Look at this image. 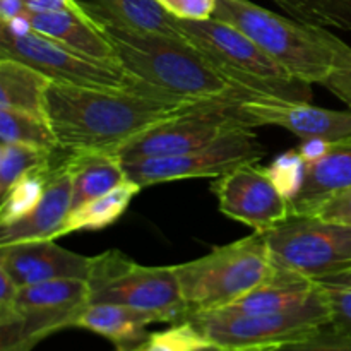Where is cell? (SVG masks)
Here are the masks:
<instances>
[{"label":"cell","instance_id":"obj_12","mask_svg":"<svg viewBox=\"0 0 351 351\" xmlns=\"http://www.w3.org/2000/svg\"><path fill=\"white\" fill-rule=\"evenodd\" d=\"M266 149L250 127L233 130L209 146L178 156L143 158L123 163L127 178L141 187L189 178H218L247 163H257Z\"/></svg>","mask_w":351,"mask_h":351},{"label":"cell","instance_id":"obj_15","mask_svg":"<svg viewBox=\"0 0 351 351\" xmlns=\"http://www.w3.org/2000/svg\"><path fill=\"white\" fill-rule=\"evenodd\" d=\"M93 257L64 249L55 240H33L0 247V271L17 288L53 280H84L91 274Z\"/></svg>","mask_w":351,"mask_h":351},{"label":"cell","instance_id":"obj_14","mask_svg":"<svg viewBox=\"0 0 351 351\" xmlns=\"http://www.w3.org/2000/svg\"><path fill=\"white\" fill-rule=\"evenodd\" d=\"M243 119L252 127H280L305 139L338 143L351 137V108L329 110L311 101L247 96L239 105Z\"/></svg>","mask_w":351,"mask_h":351},{"label":"cell","instance_id":"obj_1","mask_svg":"<svg viewBox=\"0 0 351 351\" xmlns=\"http://www.w3.org/2000/svg\"><path fill=\"white\" fill-rule=\"evenodd\" d=\"M206 103V101H204ZM201 103H171L141 91L81 88L51 81L47 120L65 153H117L134 137Z\"/></svg>","mask_w":351,"mask_h":351},{"label":"cell","instance_id":"obj_35","mask_svg":"<svg viewBox=\"0 0 351 351\" xmlns=\"http://www.w3.org/2000/svg\"><path fill=\"white\" fill-rule=\"evenodd\" d=\"M326 89L351 108V50L341 58L338 67L322 82Z\"/></svg>","mask_w":351,"mask_h":351},{"label":"cell","instance_id":"obj_10","mask_svg":"<svg viewBox=\"0 0 351 351\" xmlns=\"http://www.w3.org/2000/svg\"><path fill=\"white\" fill-rule=\"evenodd\" d=\"M0 58L24 62L55 82L81 88L144 93L139 82L134 81L115 62L88 57L33 29L12 33L0 26Z\"/></svg>","mask_w":351,"mask_h":351},{"label":"cell","instance_id":"obj_24","mask_svg":"<svg viewBox=\"0 0 351 351\" xmlns=\"http://www.w3.org/2000/svg\"><path fill=\"white\" fill-rule=\"evenodd\" d=\"M141 189L143 187L139 184L127 180L113 191L72 209L58 233V239L75 232H98L112 226L125 215L130 202L139 194Z\"/></svg>","mask_w":351,"mask_h":351},{"label":"cell","instance_id":"obj_3","mask_svg":"<svg viewBox=\"0 0 351 351\" xmlns=\"http://www.w3.org/2000/svg\"><path fill=\"white\" fill-rule=\"evenodd\" d=\"M252 38L293 77L322 84L351 50L328 27L281 16L250 0H218L215 16Z\"/></svg>","mask_w":351,"mask_h":351},{"label":"cell","instance_id":"obj_22","mask_svg":"<svg viewBox=\"0 0 351 351\" xmlns=\"http://www.w3.org/2000/svg\"><path fill=\"white\" fill-rule=\"evenodd\" d=\"M67 165L72 177V209L129 180L123 161L117 153H67Z\"/></svg>","mask_w":351,"mask_h":351},{"label":"cell","instance_id":"obj_6","mask_svg":"<svg viewBox=\"0 0 351 351\" xmlns=\"http://www.w3.org/2000/svg\"><path fill=\"white\" fill-rule=\"evenodd\" d=\"M89 304H115L154 315L158 322L189 317L175 266H143L120 250L93 257Z\"/></svg>","mask_w":351,"mask_h":351},{"label":"cell","instance_id":"obj_25","mask_svg":"<svg viewBox=\"0 0 351 351\" xmlns=\"http://www.w3.org/2000/svg\"><path fill=\"white\" fill-rule=\"evenodd\" d=\"M57 151L23 143L0 144V197L27 173L53 163Z\"/></svg>","mask_w":351,"mask_h":351},{"label":"cell","instance_id":"obj_28","mask_svg":"<svg viewBox=\"0 0 351 351\" xmlns=\"http://www.w3.org/2000/svg\"><path fill=\"white\" fill-rule=\"evenodd\" d=\"M23 143L45 149H58L57 139L45 117L0 108V144Z\"/></svg>","mask_w":351,"mask_h":351},{"label":"cell","instance_id":"obj_21","mask_svg":"<svg viewBox=\"0 0 351 351\" xmlns=\"http://www.w3.org/2000/svg\"><path fill=\"white\" fill-rule=\"evenodd\" d=\"M82 5L101 23L141 33L185 38L177 17L170 16L158 0H89Z\"/></svg>","mask_w":351,"mask_h":351},{"label":"cell","instance_id":"obj_9","mask_svg":"<svg viewBox=\"0 0 351 351\" xmlns=\"http://www.w3.org/2000/svg\"><path fill=\"white\" fill-rule=\"evenodd\" d=\"M276 267L314 281L351 267V226L326 221L319 216H291L264 233Z\"/></svg>","mask_w":351,"mask_h":351},{"label":"cell","instance_id":"obj_8","mask_svg":"<svg viewBox=\"0 0 351 351\" xmlns=\"http://www.w3.org/2000/svg\"><path fill=\"white\" fill-rule=\"evenodd\" d=\"M89 304L84 280H53L21 287L16 307L0 311V351H29L40 339L64 328H74Z\"/></svg>","mask_w":351,"mask_h":351},{"label":"cell","instance_id":"obj_34","mask_svg":"<svg viewBox=\"0 0 351 351\" xmlns=\"http://www.w3.org/2000/svg\"><path fill=\"white\" fill-rule=\"evenodd\" d=\"M308 215L319 216L326 221L351 226V187L322 201Z\"/></svg>","mask_w":351,"mask_h":351},{"label":"cell","instance_id":"obj_30","mask_svg":"<svg viewBox=\"0 0 351 351\" xmlns=\"http://www.w3.org/2000/svg\"><path fill=\"white\" fill-rule=\"evenodd\" d=\"M271 177L276 182L278 187L281 189L285 195L290 201H293L295 195L302 189L305 180V170H307V161L304 160L298 149L283 153L273 161L271 167H267Z\"/></svg>","mask_w":351,"mask_h":351},{"label":"cell","instance_id":"obj_40","mask_svg":"<svg viewBox=\"0 0 351 351\" xmlns=\"http://www.w3.org/2000/svg\"><path fill=\"white\" fill-rule=\"evenodd\" d=\"M132 351H143V348H141V346H139V348H136V350H132Z\"/></svg>","mask_w":351,"mask_h":351},{"label":"cell","instance_id":"obj_20","mask_svg":"<svg viewBox=\"0 0 351 351\" xmlns=\"http://www.w3.org/2000/svg\"><path fill=\"white\" fill-rule=\"evenodd\" d=\"M158 322L154 315L115 304H88L75 319L74 328L88 329L112 341L119 351H132L144 345L147 326Z\"/></svg>","mask_w":351,"mask_h":351},{"label":"cell","instance_id":"obj_13","mask_svg":"<svg viewBox=\"0 0 351 351\" xmlns=\"http://www.w3.org/2000/svg\"><path fill=\"white\" fill-rule=\"evenodd\" d=\"M218 209L226 218L257 233L278 228L293 216L291 201L281 192L269 170L247 163L216 178L211 185Z\"/></svg>","mask_w":351,"mask_h":351},{"label":"cell","instance_id":"obj_36","mask_svg":"<svg viewBox=\"0 0 351 351\" xmlns=\"http://www.w3.org/2000/svg\"><path fill=\"white\" fill-rule=\"evenodd\" d=\"M27 12H62V10H74L82 12L84 5L79 0H24Z\"/></svg>","mask_w":351,"mask_h":351},{"label":"cell","instance_id":"obj_5","mask_svg":"<svg viewBox=\"0 0 351 351\" xmlns=\"http://www.w3.org/2000/svg\"><path fill=\"white\" fill-rule=\"evenodd\" d=\"M189 315L228 307L274 271L266 235L254 232L175 266Z\"/></svg>","mask_w":351,"mask_h":351},{"label":"cell","instance_id":"obj_38","mask_svg":"<svg viewBox=\"0 0 351 351\" xmlns=\"http://www.w3.org/2000/svg\"><path fill=\"white\" fill-rule=\"evenodd\" d=\"M26 12L24 0H0V23L19 17Z\"/></svg>","mask_w":351,"mask_h":351},{"label":"cell","instance_id":"obj_37","mask_svg":"<svg viewBox=\"0 0 351 351\" xmlns=\"http://www.w3.org/2000/svg\"><path fill=\"white\" fill-rule=\"evenodd\" d=\"M329 144L331 143H328V141H322V139H305L298 144L297 149H298V153L304 156V160L308 163V161H314V160H317V158H321L322 154L328 151Z\"/></svg>","mask_w":351,"mask_h":351},{"label":"cell","instance_id":"obj_4","mask_svg":"<svg viewBox=\"0 0 351 351\" xmlns=\"http://www.w3.org/2000/svg\"><path fill=\"white\" fill-rule=\"evenodd\" d=\"M184 36L211 62L213 67L249 96L311 101L308 82L293 77L252 38L221 19L180 21Z\"/></svg>","mask_w":351,"mask_h":351},{"label":"cell","instance_id":"obj_29","mask_svg":"<svg viewBox=\"0 0 351 351\" xmlns=\"http://www.w3.org/2000/svg\"><path fill=\"white\" fill-rule=\"evenodd\" d=\"M143 351H226L209 341L192 322L182 321L160 332H151Z\"/></svg>","mask_w":351,"mask_h":351},{"label":"cell","instance_id":"obj_11","mask_svg":"<svg viewBox=\"0 0 351 351\" xmlns=\"http://www.w3.org/2000/svg\"><path fill=\"white\" fill-rule=\"evenodd\" d=\"M247 98V96H245ZM243 98L213 99L195 108L158 123L134 137L119 151L123 163L143 158L178 156L209 146L233 130L250 127L240 113Z\"/></svg>","mask_w":351,"mask_h":351},{"label":"cell","instance_id":"obj_18","mask_svg":"<svg viewBox=\"0 0 351 351\" xmlns=\"http://www.w3.org/2000/svg\"><path fill=\"white\" fill-rule=\"evenodd\" d=\"M351 187V137L329 144L321 158L308 161L305 180L291 201L293 216L308 215L322 201Z\"/></svg>","mask_w":351,"mask_h":351},{"label":"cell","instance_id":"obj_2","mask_svg":"<svg viewBox=\"0 0 351 351\" xmlns=\"http://www.w3.org/2000/svg\"><path fill=\"white\" fill-rule=\"evenodd\" d=\"M98 24L112 43L117 64L153 98L204 103L249 96L223 77L187 38L141 33L101 21Z\"/></svg>","mask_w":351,"mask_h":351},{"label":"cell","instance_id":"obj_32","mask_svg":"<svg viewBox=\"0 0 351 351\" xmlns=\"http://www.w3.org/2000/svg\"><path fill=\"white\" fill-rule=\"evenodd\" d=\"M266 351H351V336L338 335L329 326H326L311 338L287 343V345Z\"/></svg>","mask_w":351,"mask_h":351},{"label":"cell","instance_id":"obj_26","mask_svg":"<svg viewBox=\"0 0 351 351\" xmlns=\"http://www.w3.org/2000/svg\"><path fill=\"white\" fill-rule=\"evenodd\" d=\"M53 163L27 173L26 177L17 180L7 191V194L0 197L2 199V204H0V226H7L10 223L17 221V219L24 218L36 208L38 202L45 194Z\"/></svg>","mask_w":351,"mask_h":351},{"label":"cell","instance_id":"obj_16","mask_svg":"<svg viewBox=\"0 0 351 351\" xmlns=\"http://www.w3.org/2000/svg\"><path fill=\"white\" fill-rule=\"evenodd\" d=\"M71 209L72 177L65 153L60 163H53L45 194L36 208L24 218L0 226V247L33 240H57Z\"/></svg>","mask_w":351,"mask_h":351},{"label":"cell","instance_id":"obj_23","mask_svg":"<svg viewBox=\"0 0 351 351\" xmlns=\"http://www.w3.org/2000/svg\"><path fill=\"white\" fill-rule=\"evenodd\" d=\"M51 79L31 65L0 58V108L47 119V91Z\"/></svg>","mask_w":351,"mask_h":351},{"label":"cell","instance_id":"obj_27","mask_svg":"<svg viewBox=\"0 0 351 351\" xmlns=\"http://www.w3.org/2000/svg\"><path fill=\"white\" fill-rule=\"evenodd\" d=\"M293 19L351 33V0H273Z\"/></svg>","mask_w":351,"mask_h":351},{"label":"cell","instance_id":"obj_33","mask_svg":"<svg viewBox=\"0 0 351 351\" xmlns=\"http://www.w3.org/2000/svg\"><path fill=\"white\" fill-rule=\"evenodd\" d=\"M170 16L180 21H206L215 16L218 0H158Z\"/></svg>","mask_w":351,"mask_h":351},{"label":"cell","instance_id":"obj_31","mask_svg":"<svg viewBox=\"0 0 351 351\" xmlns=\"http://www.w3.org/2000/svg\"><path fill=\"white\" fill-rule=\"evenodd\" d=\"M329 311V328L338 335L351 336V287L319 283Z\"/></svg>","mask_w":351,"mask_h":351},{"label":"cell","instance_id":"obj_19","mask_svg":"<svg viewBox=\"0 0 351 351\" xmlns=\"http://www.w3.org/2000/svg\"><path fill=\"white\" fill-rule=\"evenodd\" d=\"M317 291V281L274 266L267 280L225 307V311L240 314H280L304 307Z\"/></svg>","mask_w":351,"mask_h":351},{"label":"cell","instance_id":"obj_7","mask_svg":"<svg viewBox=\"0 0 351 351\" xmlns=\"http://www.w3.org/2000/svg\"><path fill=\"white\" fill-rule=\"evenodd\" d=\"M319 285V283H317ZM209 341L226 351H266L311 338L329 324L321 287L300 308L280 314H240L225 308L189 315Z\"/></svg>","mask_w":351,"mask_h":351},{"label":"cell","instance_id":"obj_17","mask_svg":"<svg viewBox=\"0 0 351 351\" xmlns=\"http://www.w3.org/2000/svg\"><path fill=\"white\" fill-rule=\"evenodd\" d=\"M31 29L58 41L74 51L105 62H115L113 47L99 27L98 21L88 12H24ZM117 64V62H115Z\"/></svg>","mask_w":351,"mask_h":351},{"label":"cell","instance_id":"obj_39","mask_svg":"<svg viewBox=\"0 0 351 351\" xmlns=\"http://www.w3.org/2000/svg\"><path fill=\"white\" fill-rule=\"evenodd\" d=\"M317 283H332V285H345V287H351V267L341 271V273L335 274V276H329L326 280L317 281Z\"/></svg>","mask_w":351,"mask_h":351}]
</instances>
